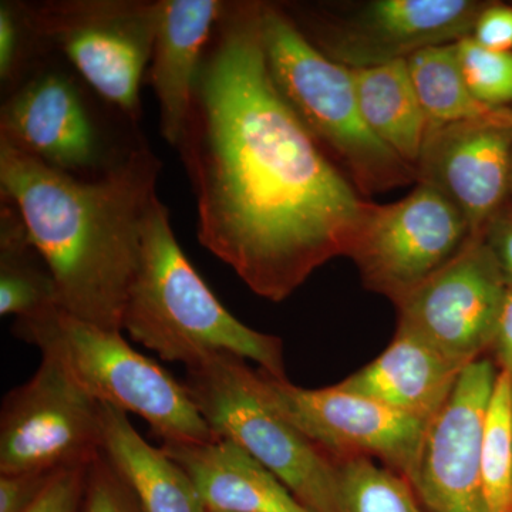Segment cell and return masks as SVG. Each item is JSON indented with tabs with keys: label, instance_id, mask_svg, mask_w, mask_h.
<instances>
[{
	"label": "cell",
	"instance_id": "cell-1",
	"mask_svg": "<svg viewBox=\"0 0 512 512\" xmlns=\"http://www.w3.org/2000/svg\"><path fill=\"white\" fill-rule=\"evenodd\" d=\"M259 2H225L178 144L197 197L198 241L261 298L282 302L349 256L362 200L276 90Z\"/></svg>",
	"mask_w": 512,
	"mask_h": 512
},
{
	"label": "cell",
	"instance_id": "cell-14",
	"mask_svg": "<svg viewBox=\"0 0 512 512\" xmlns=\"http://www.w3.org/2000/svg\"><path fill=\"white\" fill-rule=\"evenodd\" d=\"M0 138L40 161L79 177L101 174L120 160L106 146L72 77L46 69L8 97L0 113Z\"/></svg>",
	"mask_w": 512,
	"mask_h": 512
},
{
	"label": "cell",
	"instance_id": "cell-24",
	"mask_svg": "<svg viewBox=\"0 0 512 512\" xmlns=\"http://www.w3.org/2000/svg\"><path fill=\"white\" fill-rule=\"evenodd\" d=\"M483 483L488 512H512V380L500 372L485 417Z\"/></svg>",
	"mask_w": 512,
	"mask_h": 512
},
{
	"label": "cell",
	"instance_id": "cell-25",
	"mask_svg": "<svg viewBox=\"0 0 512 512\" xmlns=\"http://www.w3.org/2000/svg\"><path fill=\"white\" fill-rule=\"evenodd\" d=\"M466 83L474 99L488 109L512 104V52H495L473 37L457 42Z\"/></svg>",
	"mask_w": 512,
	"mask_h": 512
},
{
	"label": "cell",
	"instance_id": "cell-7",
	"mask_svg": "<svg viewBox=\"0 0 512 512\" xmlns=\"http://www.w3.org/2000/svg\"><path fill=\"white\" fill-rule=\"evenodd\" d=\"M29 9L42 42L63 52L103 99L136 121L158 0H60Z\"/></svg>",
	"mask_w": 512,
	"mask_h": 512
},
{
	"label": "cell",
	"instance_id": "cell-28",
	"mask_svg": "<svg viewBox=\"0 0 512 512\" xmlns=\"http://www.w3.org/2000/svg\"><path fill=\"white\" fill-rule=\"evenodd\" d=\"M89 464H80L60 471L26 512H84Z\"/></svg>",
	"mask_w": 512,
	"mask_h": 512
},
{
	"label": "cell",
	"instance_id": "cell-32",
	"mask_svg": "<svg viewBox=\"0 0 512 512\" xmlns=\"http://www.w3.org/2000/svg\"><path fill=\"white\" fill-rule=\"evenodd\" d=\"M498 372L512 380V281L505 288L503 305L495 328L490 355Z\"/></svg>",
	"mask_w": 512,
	"mask_h": 512
},
{
	"label": "cell",
	"instance_id": "cell-20",
	"mask_svg": "<svg viewBox=\"0 0 512 512\" xmlns=\"http://www.w3.org/2000/svg\"><path fill=\"white\" fill-rule=\"evenodd\" d=\"M350 72L367 126L417 170L430 123L414 90L406 60Z\"/></svg>",
	"mask_w": 512,
	"mask_h": 512
},
{
	"label": "cell",
	"instance_id": "cell-23",
	"mask_svg": "<svg viewBox=\"0 0 512 512\" xmlns=\"http://www.w3.org/2000/svg\"><path fill=\"white\" fill-rule=\"evenodd\" d=\"M342 512H423L409 481L372 458L336 461Z\"/></svg>",
	"mask_w": 512,
	"mask_h": 512
},
{
	"label": "cell",
	"instance_id": "cell-18",
	"mask_svg": "<svg viewBox=\"0 0 512 512\" xmlns=\"http://www.w3.org/2000/svg\"><path fill=\"white\" fill-rule=\"evenodd\" d=\"M463 370L416 333L397 326L392 342L376 359L338 384L429 421L447 402Z\"/></svg>",
	"mask_w": 512,
	"mask_h": 512
},
{
	"label": "cell",
	"instance_id": "cell-2",
	"mask_svg": "<svg viewBox=\"0 0 512 512\" xmlns=\"http://www.w3.org/2000/svg\"><path fill=\"white\" fill-rule=\"evenodd\" d=\"M160 170L156 154L138 146L97 178L83 180L0 138L2 200L15 205L49 266L62 311L123 330Z\"/></svg>",
	"mask_w": 512,
	"mask_h": 512
},
{
	"label": "cell",
	"instance_id": "cell-34",
	"mask_svg": "<svg viewBox=\"0 0 512 512\" xmlns=\"http://www.w3.org/2000/svg\"><path fill=\"white\" fill-rule=\"evenodd\" d=\"M510 188L512 190V156H511V165H510Z\"/></svg>",
	"mask_w": 512,
	"mask_h": 512
},
{
	"label": "cell",
	"instance_id": "cell-27",
	"mask_svg": "<svg viewBox=\"0 0 512 512\" xmlns=\"http://www.w3.org/2000/svg\"><path fill=\"white\" fill-rule=\"evenodd\" d=\"M84 512H144L103 453L93 458L87 470Z\"/></svg>",
	"mask_w": 512,
	"mask_h": 512
},
{
	"label": "cell",
	"instance_id": "cell-4",
	"mask_svg": "<svg viewBox=\"0 0 512 512\" xmlns=\"http://www.w3.org/2000/svg\"><path fill=\"white\" fill-rule=\"evenodd\" d=\"M261 32L276 90L320 146L345 165L357 190L377 194L419 178L367 126L349 67L320 52L276 6L262 3Z\"/></svg>",
	"mask_w": 512,
	"mask_h": 512
},
{
	"label": "cell",
	"instance_id": "cell-21",
	"mask_svg": "<svg viewBox=\"0 0 512 512\" xmlns=\"http://www.w3.org/2000/svg\"><path fill=\"white\" fill-rule=\"evenodd\" d=\"M60 308L49 266L39 254L15 205L2 201L0 214V315L43 318Z\"/></svg>",
	"mask_w": 512,
	"mask_h": 512
},
{
	"label": "cell",
	"instance_id": "cell-17",
	"mask_svg": "<svg viewBox=\"0 0 512 512\" xmlns=\"http://www.w3.org/2000/svg\"><path fill=\"white\" fill-rule=\"evenodd\" d=\"M161 448L183 467L208 512H309L234 441H163Z\"/></svg>",
	"mask_w": 512,
	"mask_h": 512
},
{
	"label": "cell",
	"instance_id": "cell-5",
	"mask_svg": "<svg viewBox=\"0 0 512 512\" xmlns=\"http://www.w3.org/2000/svg\"><path fill=\"white\" fill-rule=\"evenodd\" d=\"M185 369L192 402L218 437L244 448L309 512H342L338 463L276 410L258 369L229 353Z\"/></svg>",
	"mask_w": 512,
	"mask_h": 512
},
{
	"label": "cell",
	"instance_id": "cell-30",
	"mask_svg": "<svg viewBox=\"0 0 512 512\" xmlns=\"http://www.w3.org/2000/svg\"><path fill=\"white\" fill-rule=\"evenodd\" d=\"M474 40L495 52H512V8L505 5H485L474 25Z\"/></svg>",
	"mask_w": 512,
	"mask_h": 512
},
{
	"label": "cell",
	"instance_id": "cell-19",
	"mask_svg": "<svg viewBox=\"0 0 512 512\" xmlns=\"http://www.w3.org/2000/svg\"><path fill=\"white\" fill-rule=\"evenodd\" d=\"M101 453L144 512H208L183 467L144 440L127 413L109 404H101Z\"/></svg>",
	"mask_w": 512,
	"mask_h": 512
},
{
	"label": "cell",
	"instance_id": "cell-10",
	"mask_svg": "<svg viewBox=\"0 0 512 512\" xmlns=\"http://www.w3.org/2000/svg\"><path fill=\"white\" fill-rule=\"evenodd\" d=\"M498 369L490 356L464 367L443 407L426 423L406 478L429 512H488L483 437Z\"/></svg>",
	"mask_w": 512,
	"mask_h": 512
},
{
	"label": "cell",
	"instance_id": "cell-26",
	"mask_svg": "<svg viewBox=\"0 0 512 512\" xmlns=\"http://www.w3.org/2000/svg\"><path fill=\"white\" fill-rule=\"evenodd\" d=\"M42 42L33 25L29 5L20 2H0V79L10 83L25 66L30 45Z\"/></svg>",
	"mask_w": 512,
	"mask_h": 512
},
{
	"label": "cell",
	"instance_id": "cell-15",
	"mask_svg": "<svg viewBox=\"0 0 512 512\" xmlns=\"http://www.w3.org/2000/svg\"><path fill=\"white\" fill-rule=\"evenodd\" d=\"M512 128L488 119L430 127L419 181L439 188L466 218L473 237L503 208L510 188Z\"/></svg>",
	"mask_w": 512,
	"mask_h": 512
},
{
	"label": "cell",
	"instance_id": "cell-16",
	"mask_svg": "<svg viewBox=\"0 0 512 512\" xmlns=\"http://www.w3.org/2000/svg\"><path fill=\"white\" fill-rule=\"evenodd\" d=\"M224 6L220 0H158L150 79L161 134L171 146L184 136L202 59Z\"/></svg>",
	"mask_w": 512,
	"mask_h": 512
},
{
	"label": "cell",
	"instance_id": "cell-3",
	"mask_svg": "<svg viewBox=\"0 0 512 512\" xmlns=\"http://www.w3.org/2000/svg\"><path fill=\"white\" fill-rule=\"evenodd\" d=\"M121 328L165 362L187 367L229 353L286 379L282 339L249 328L218 301L178 244L170 211L158 195L144 221Z\"/></svg>",
	"mask_w": 512,
	"mask_h": 512
},
{
	"label": "cell",
	"instance_id": "cell-29",
	"mask_svg": "<svg viewBox=\"0 0 512 512\" xmlns=\"http://www.w3.org/2000/svg\"><path fill=\"white\" fill-rule=\"evenodd\" d=\"M60 471L0 473V512L28 511Z\"/></svg>",
	"mask_w": 512,
	"mask_h": 512
},
{
	"label": "cell",
	"instance_id": "cell-13",
	"mask_svg": "<svg viewBox=\"0 0 512 512\" xmlns=\"http://www.w3.org/2000/svg\"><path fill=\"white\" fill-rule=\"evenodd\" d=\"M484 8L473 0H373L350 18L303 35L335 62L362 69L460 42L473 35Z\"/></svg>",
	"mask_w": 512,
	"mask_h": 512
},
{
	"label": "cell",
	"instance_id": "cell-31",
	"mask_svg": "<svg viewBox=\"0 0 512 512\" xmlns=\"http://www.w3.org/2000/svg\"><path fill=\"white\" fill-rule=\"evenodd\" d=\"M483 238L508 281H512V210L497 212Z\"/></svg>",
	"mask_w": 512,
	"mask_h": 512
},
{
	"label": "cell",
	"instance_id": "cell-22",
	"mask_svg": "<svg viewBox=\"0 0 512 512\" xmlns=\"http://www.w3.org/2000/svg\"><path fill=\"white\" fill-rule=\"evenodd\" d=\"M406 62L430 127L485 119L490 109L468 89L457 43L427 47Z\"/></svg>",
	"mask_w": 512,
	"mask_h": 512
},
{
	"label": "cell",
	"instance_id": "cell-8",
	"mask_svg": "<svg viewBox=\"0 0 512 512\" xmlns=\"http://www.w3.org/2000/svg\"><path fill=\"white\" fill-rule=\"evenodd\" d=\"M35 375L0 410V473L63 470L101 453V404L77 382L52 343H40Z\"/></svg>",
	"mask_w": 512,
	"mask_h": 512
},
{
	"label": "cell",
	"instance_id": "cell-12",
	"mask_svg": "<svg viewBox=\"0 0 512 512\" xmlns=\"http://www.w3.org/2000/svg\"><path fill=\"white\" fill-rule=\"evenodd\" d=\"M276 410L335 461L366 457L406 476L427 421L397 412L338 383L303 389L258 369Z\"/></svg>",
	"mask_w": 512,
	"mask_h": 512
},
{
	"label": "cell",
	"instance_id": "cell-6",
	"mask_svg": "<svg viewBox=\"0 0 512 512\" xmlns=\"http://www.w3.org/2000/svg\"><path fill=\"white\" fill-rule=\"evenodd\" d=\"M16 338L30 345L52 343L77 382L101 404L147 421L163 441L205 443L218 439L178 383L150 357L131 348L119 330H109L62 311L15 320Z\"/></svg>",
	"mask_w": 512,
	"mask_h": 512
},
{
	"label": "cell",
	"instance_id": "cell-11",
	"mask_svg": "<svg viewBox=\"0 0 512 512\" xmlns=\"http://www.w3.org/2000/svg\"><path fill=\"white\" fill-rule=\"evenodd\" d=\"M507 284L484 238L471 237L448 264L396 305L397 326L466 367L490 355Z\"/></svg>",
	"mask_w": 512,
	"mask_h": 512
},
{
	"label": "cell",
	"instance_id": "cell-9",
	"mask_svg": "<svg viewBox=\"0 0 512 512\" xmlns=\"http://www.w3.org/2000/svg\"><path fill=\"white\" fill-rule=\"evenodd\" d=\"M473 237L461 211L426 181L394 204H370L349 258L367 289L399 305Z\"/></svg>",
	"mask_w": 512,
	"mask_h": 512
},
{
	"label": "cell",
	"instance_id": "cell-33",
	"mask_svg": "<svg viewBox=\"0 0 512 512\" xmlns=\"http://www.w3.org/2000/svg\"><path fill=\"white\" fill-rule=\"evenodd\" d=\"M485 119L493 121V123L501 124V126L512 128V109H510V107L490 109Z\"/></svg>",
	"mask_w": 512,
	"mask_h": 512
}]
</instances>
